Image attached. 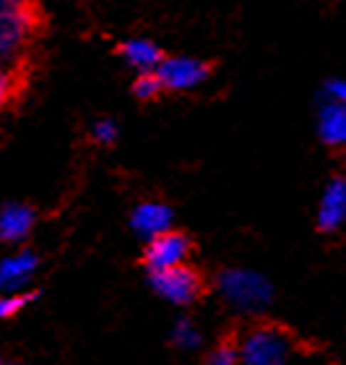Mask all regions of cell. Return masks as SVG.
<instances>
[{"label": "cell", "instance_id": "obj_1", "mask_svg": "<svg viewBox=\"0 0 346 365\" xmlns=\"http://www.w3.org/2000/svg\"><path fill=\"white\" fill-rule=\"evenodd\" d=\"M219 292L237 313H263L273 300V284L250 269H226L219 274Z\"/></svg>", "mask_w": 346, "mask_h": 365}, {"label": "cell", "instance_id": "obj_2", "mask_svg": "<svg viewBox=\"0 0 346 365\" xmlns=\"http://www.w3.org/2000/svg\"><path fill=\"white\" fill-rule=\"evenodd\" d=\"M292 352V336L273 324H258L237 344L242 365H289Z\"/></svg>", "mask_w": 346, "mask_h": 365}, {"label": "cell", "instance_id": "obj_3", "mask_svg": "<svg viewBox=\"0 0 346 365\" xmlns=\"http://www.w3.org/2000/svg\"><path fill=\"white\" fill-rule=\"evenodd\" d=\"M37 31V8L31 0H0V61H11Z\"/></svg>", "mask_w": 346, "mask_h": 365}, {"label": "cell", "instance_id": "obj_4", "mask_svg": "<svg viewBox=\"0 0 346 365\" xmlns=\"http://www.w3.org/2000/svg\"><path fill=\"white\" fill-rule=\"evenodd\" d=\"M149 282L151 287H154V292L172 305H190L204 295V279L188 264L167 269V272H159V274H149Z\"/></svg>", "mask_w": 346, "mask_h": 365}, {"label": "cell", "instance_id": "obj_5", "mask_svg": "<svg viewBox=\"0 0 346 365\" xmlns=\"http://www.w3.org/2000/svg\"><path fill=\"white\" fill-rule=\"evenodd\" d=\"M190 251H193V243L190 237L180 230H167L162 235L151 237L146 243V251H143V267L149 274L167 272V269L182 267L188 264Z\"/></svg>", "mask_w": 346, "mask_h": 365}, {"label": "cell", "instance_id": "obj_6", "mask_svg": "<svg viewBox=\"0 0 346 365\" xmlns=\"http://www.w3.org/2000/svg\"><path fill=\"white\" fill-rule=\"evenodd\" d=\"M162 81V86L169 91H190L201 86L206 78L211 76V66L198 58H188V55H174V58H164L159 63V68L154 71Z\"/></svg>", "mask_w": 346, "mask_h": 365}, {"label": "cell", "instance_id": "obj_7", "mask_svg": "<svg viewBox=\"0 0 346 365\" xmlns=\"http://www.w3.org/2000/svg\"><path fill=\"white\" fill-rule=\"evenodd\" d=\"M346 222V178L336 175L323 188L320 204H318V230L320 232H336Z\"/></svg>", "mask_w": 346, "mask_h": 365}, {"label": "cell", "instance_id": "obj_8", "mask_svg": "<svg viewBox=\"0 0 346 365\" xmlns=\"http://www.w3.org/2000/svg\"><path fill=\"white\" fill-rule=\"evenodd\" d=\"M39 267L37 253L31 251H19L14 256H6L0 261V295H14L21 292L29 279L34 277Z\"/></svg>", "mask_w": 346, "mask_h": 365}, {"label": "cell", "instance_id": "obj_9", "mask_svg": "<svg viewBox=\"0 0 346 365\" xmlns=\"http://www.w3.org/2000/svg\"><path fill=\"white\" fill-rule=\"evenodd\" d=\"M172 220L174 214L164 201H143L130 214V227L136 230L138 235L146 237V240H151V237L172 230Z\"/></svg>", "mask_w": 346, "mask_h": 365}, {"label": "cell", "instance_id": "obj_10", "mask_svg": "<svg viewBox=\"0 0 346 365\" xmlns=\"http://www.w3.org/2000/svg\"><path fill=\"white\" fill-rule=\"evenodd\" d=\"M37 214L26 204H6L0 209V240L3 243H21L34 230Z\"/></svg>", "mask_w": 346, "mask_h": 365}, {"label": "cell", "instance_id": "obj_11", "mask_svg": "<svg viewBox=\"0 0 346 365\" xmlns=\"http://www.w3.org/2000/svg\"><path fill=\"white\" fill-rule=\"evenodd\" d=\"M120 55L122 61L128 63L133 71H138V73H151V71L159 68V63L164 61V53L151 39H143V37L122 42Z\"/></svg>", "mask_w": 346, "mask_h": 365}, {"label": "cell", "instance_id": "obj_12", "mask_svg": "<svg viewBox=\"0 0 346 365\" xmlns=\"http://www.w3.org/2000/svg\"><path fill=\"white\" fill-rule=\"evenodd\" d=\"M318 133L328 146H346V105L325 102L318 113Z\"/></svg>", "mask_w": 346, "mask_h": 365}, {"label": "cell", "instance_id": "obj_13", "mask_svg": "<svg viewBox=\"0 0 346 365\" xmlns=\"http://www.w3.org/2000/svg\"><path fill=\"white\" fill-rule=\"evenodd\" d=\"M201 329L193 324L190 319H177L172 327V344L180 347V350H196L201 344Z\"/></svg>", "mask_w": 346, "mask_h": 365}, {"label": "cell", "instance_id": "obj_14", "mask_svg": "<svg viewBox=\"0 0 346 365\" xmlns=\"http://www.w3.org/2000/svg\"><path fill=\"white\" fill-rule=\"evenodd\" d=\"M162 91H164V86H162V81H159V76L154 71H151V73H138L136 81H133V94H136V99H141V102L157 99Z\"/></svg>", "mask_w": 346, "mask_h": 365}, {"label": "cell", "instance_id": "obj_15", "mask_svg": "<svg viewBox=\"0 0 346 365\" xmlns=\"http://www.w3.org/2000/svg\"><path fill=\"white\" fill-rule=\"evenodd\" d=\"M34 300L31 292H14V295H0V321L14 319L16 313H21L26 305Z\"/></svg>", "mask_w": 346, "mask_h": 365}, {"label": "cell", "instance_id": "obj_16", "mask_svg": "<svg viewBox=\"0 0 346 365\" xmlns=\"http://www.w3.org/2000/svg\"><path fill=\"white\" fill-rule=\"evenodd\" d=\"M117 133H120V128H117V123H115L112 118H99V120L91 125V138H94L99 146L115 144V141H117Z\"/></svg>", "mask_w": 346, "mask_h": 365}, {"label": "cell", "instance_id": "obj_17", "mask_svg": "<svg viewBox=\"0 0 346 365\" xmlns=\"http://www.w3.org/2000/svg\"><path fill=\"white\" fill-rule=\"evenodd\" d=\"M206 365H240V355H237V344L234 342H219L211 350Z\"/></svg>", "mask_w": 346, "mask_h": 365}, {"label": "cell", "instance_id": "obj_18", "mask_svg": "<svg viewBox=\"0 0 346 365\" xmlns=\"http://www.w3.org/2000/svg\"><path fill=\"white\" fill-rule=\"evenodd\" d=\"M14 73L0 63V110L11 102V97H14Z\"/></svg>", "mask_w": 346, "mask_h": 365}, {"label": "cell", "instance_id": "obj_19", "mask_svg": "<svg viewBox=\"0 0 346 365\" xmlns=\"http://www.w3.org/2000/svg\"><path fill=\"white\" fill-rule=\"evenodd\" d=\"M325 102L346 105V78H331V81L325 84Z\"/></svg>", "mask_w": 346, "mask_h": 365}, {"label": "cell", "instance_id": "obj_20", "mask_svg": "<svg viewBox=\"0 0 346 365\" xmlns=\"http://www.w3.org/2000/svg\"><path fill=\"white\" fill-rule=\"evenodd\" d=\"M0 365H21V363H14V360H3V358H0Z\"/></svg>", "mask_w": 346, "mask_h": 365}]
</instances>
